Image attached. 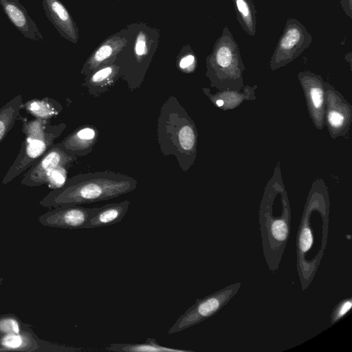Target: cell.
Instances as JSON below:
<instances>
[{
  "instance_id": "cell-10",
  "label": "cell",
  "mask_w": 352,
  "mask_h": 352,
  "mask_svg": "<svg viewBox=\"0 0 352 352\" xmlns=\"http://www.w3.org/2000/svg\"><path fill=\"white\" fill-rule=\"evenodd\" d=\"M97 207L85 208L80 205H67L53 208L38 217L45 227L69 230L86 229L89 218Z\"/></svg>"
},
{
  "instance_id": "cell-2",
  "label": "cell",
  "mask_w": 352,
  "mask_h": 352,
  "mask_svg": "<svg viewBox=\"0 0 352 352\" xmlns=\"http://www.w3.org/2000/svg\"><path fill=\"white\" fill-rule=\"evenodd\" d=\"M329 204L324 197L311 196L302 212L296 234V270L303 291L314 280L327 244Z\"/></svg>"
},
{
  "instance_id": "cell-9",
  "label": "cell",
  "mask_w": 352,
  "mask_h": 352,
  "mask_svg": "<svg viewBox=\"0 0 352 352\" xmlns=\"http://www.w3.org/2000/svg\"><path fill=\"white\" fill-rule=\"evenodd\" d=\"M78 157L54 144L27 170L21 184L29 187L47 184L50 175L54 170L59 167L69 168Z\"/></svg>"
},
{
  "instance_id": "cell-8",
  "label": "cell",
  "mask_w": 352,
  "mask_h": 352,
  "mask_svg": "<svg viewBox=\"0 0 352 352\" xmlns=\"http://www.w3.org/2000/svg\"><path fill=\"white\" fill-rule=\"evenodd\" d=\"M313 41L305 26L294 18H288L270 61L272 69L286 65L299 56Z\"/></svg>"
},
{
  "instance_id": "cell-23",
  "label": "cell",
  "mask_w": 352,
  "mask_h": 352,
  "mask_svg": "<svg viewBox=\"0 0 352 352\" xmlns=\"http://www.w3.org/2000/svg\"><path fill=\"white\" fill-rule=\"evenodd\" d=\"M352 307V299L351 297L344 298L340 300L332 310L330 316L331 325L342 320L351 310Z\"/></svg>"
},
{
  "instance_id": "cell-6",
  "label": "cell",
  "mask_w": 352,
  "mask_h": 352,
  "mask_svg": "<svg viewBox=\"0 0 352 352\" xmlns=\"http://www.w3.org/2000/svg\"><path fill=\"white\" fill-rule=\"evenodd\" d=\"M206 75L212 86L223 81H241L245 69L237 42L226 25L206 58Z\"/></svg>"
},
{
  "instance_id": "cell-21",
  "label": "cell",
  "mask_w": 352,
  "mask_h": 352,
  "mask_svg": "<svg viewBox=\"0 0 352 352\" xmlns=\"http://www.w3.org/2000/svg\"><path fill=\"white\" fill-rule=\"evenodd\" d=\"M1 345L8 349L27 350L32 349L33 342L28 338V336L18 333H8L1 340Z\"/></svg>"
},
{
  "instance_id": "cell-27",
  "label": "cell",
  "mask_w": 352,
  "mask_h": 352,
  "mask_svg": "<svg viewBox=\"0 0 352 352\" xmlns=\"http://www.w3.org/2000/svg\"><path fill=\"white\" fill-rule=\"evenodd\" d=\"M340 5L344 13L352 19V0H340Z\"/></svg>"
},
{
  "instance_id": "cell-14",
  "label": "cell",
  "mask_w": 352,
  "mask_h": 352,
  "mask_svg": "<svg viewBox=\"0 0 352 352\" xmlns=\"http://www.w3.org/2000/svg\"><path fill=\"white\" fill-rule=\"evenodd\" d=\"M98 130L91 124H84L75 129L56 144L78 157L85 156L93 151L98 141Z\"/></svg>"
},
{
  "instance_id": "cell-7",
  "label": "cell",
  "mask_w": 352,
  "mask_h": 352,
  "mask_svg": "<svg viewBox=\"0 0 352 352\" xmlns=\"http://www.w3.org/2000/svg\"><path fill=\"white\" fill-rule=\"evenodd\" d=\"M241 283L236 282L197 298L168 331V334L180 332L216 315L238 293Z\"/></svg>"
},
{
  "instance_id": "cell-16",
  "label": "cell",
  "mask_w": 352,
  "mask_h": 352,
  "mask_svg": "<svg viewBox=\"0 0 352 352\" xmlns=\"http://www.w3.org/2000/svg\"><path fill=\"white\" fill-rule=\"evenodd\" d=\"M130 201L124 200L97 207L89 218L86 229L109 226L120 222L126 215Z\"/></svg>"
},
{
  "instance_id": "cell-24",
  "label": "cell",
  "mask_w": 352,
  "mask_h": 352,
  "mask_svg": "<svg viewBox=\"0 0 352 352\" xmlns=\"http://www.w3.org/2000/svg\"><path fill=\"white\" fill-rule=\"evenodd\" d=\"M196 57L192 52L183 55L177 61L178 69L186 74L192 73L196 68Z\"/></svg>"
},
{
  "instance_id": "cell-11",
  "label": "cell",
  "mask_w": 352,
  "mask_h": 352,
  "mask_svg": "<svg viewBox=\"0 0 352 352\" xmlns=\"http://www.w3.org/2000/svg\"><path fill=\"white\" fill-rule=\"evenodd\" d=\"M0 6L10 21L26 38L35 41L44 40L36 23L19 0H0Z\"/></svg>"
},
{
  "instance_id": "cell-25",
  "label": "cell",
  "mask_w": 352,
  "mask_h": 352,
  "mask_svg": "<svg viewBox=\"0 0 352 352\" xmlns=\"http://www.w3.org/2000/svg\"><path fill=\"white\" fill-rule=\"evenodd\" d=\"M328 122L333 129L341 128L345 122L344 115L337 109H331L328 112Z\"/></svg>"
},
{
  "instance_id": "cell-22",
  "label": "cell",
  "mask_w": 352,
  "mask_h": 352,
  "mask_svg": "<svg viewBox=\"0 0 352 352\" xmlns=\"http://www.w3.org/2000/svg\"><path fill=\"white\" fill-rule=\"evenodd\" d=\"M146 34L140 31L136 37L134 45V56L137 63L143 62L148 54V39Z\"/></svg>"
},
{
  "instance_id": "cell-12",
  "label": "cell",
  "mask_w": 352,
  "mask_h": 352,
  "mask_svg": "<svg viewBox=\"0 0 352 352\" xmlns=\"http://www.w3.org/2000/svg\"><path fill=\"white\" fill-rule=\"evenodd\" d=\"M126 43L124 38L116 35L108 38L89 57L80 73L87 76L101 67L114 63Z\"/></svg>"
},
{
  "instance_id": "cell-29",
  "label": "cell",
  "mask_w": 352,
  "mask_h": 352,
  "mask_svg": "<svg viewBox=\"0 0 352 352\" xmlns=\"http://www.w3.org/2000/svg\"><path fill=\"white\" fill-rule=\"evenodd\" d=\"M3 280V278L0 276V285L2 284Z\"/></svg>"
},
{
  "instance_id": "cell-4",
  "label": "cell",
  "mask_w": 352,
  "mask_h": 352,
  "mask_svg": "<svg viewBox=\"0 0 352 352\" xmlns=\"http://www.w3.org/2000/svg\"><path fill=\"white\" fill-rule=\"evenodd\" d=\"M258 216L264 259L269 270L275 273L291 233V209L285 195L278 199L275 194L265 195Z\"/></svg>"
},
{
  "instance_id": "cell-13",
  "label": "cell",
  "mask_w": 352,
  "mask_h": 352,
  "mask_svg": "<svg viewBox=\"0 0 352 352\" xmlns=\"http://www.w3.org/2000/svg\"><path fill=\"white\" fill-rule=\"evenodd\" d=\"M45 15L58 33L68 41L76 43L77 26L65 6L59 0H42Z\"/></svg>"
},
{
  "instance_id": "cell-19",
  "label": "cell",
  "mask_w": 352,
  "mask_h": 352,
  "mask_svg": "<svg viewBox=\"0 0 352 352\" xmlns=\"http://www.w3.org/2000/svg\"><path fill=\"white\" fill-rule=\"evenodd\" d=\"M105 349L109 351L118 352H190L191 350L179 349L167 347L160 344L154 338H147L141 343H114L108 345Z\"/></svg>"
},
{
  "instance_id": "cell-20",
  "label": "cell",
  "mask_w": 352,
  "mask_h": 352,
  "mask_svg": "<svg viewBox=\"0 0 352 352\" xmlns=\"http://www.w3.org/2000/svg\"><path fill=\"white\" fill-rule=\"evenodd\" d=\"M25 108L36 118L43 120H50L58 115L63 109L57 101L50 98L28 101Z\"/></svg>"
},
{
  "instance_id": "cell-15",
  "label": "cell",
  "mask_w": 352,
  "mask_h": 352,
  "mask_svg": "<svg viewBox=\"0 0 352 352\" xmlns=\"http://www.w3.org/2000/svg\"><path fill=\"white\" fill-rule=\"evenodd\" d=\"M119 70L120 67L116 63L101 67L85 76L82 86L90 96L98 97L114 86L120 78Z\"/></svg>"
},
{
  "instance_id": "cell-18",
  "label": "cell",
  "mask_w": 352,
  "mask_h": 352,
  "mask_svg": "<svg viewBox=\"0 0 352 352\" xmlns=\"http://www.w3.org/2000/svg\"><path fill=\"white\" fill-rule=\"evenodd\" d=\"M23 106L21 95H17L0 108V143L19 119Z\"/></svg>"
},
{
  "instance_id": "cell-5",
  "label": "cell",
  "mask_w": 352,
  "mask_h": 352,
  "mask_svg": "<svg viewBox=\"0 0 352 352\" xmlns=\"http://www.w3.org/2000/svg\"><path fill=\"white\" fill-rule=\"evenodd\" d=\"M66 124H52L49 120L36 118L26 122L22 131L25 139L13 164L4 176L2 184H7L27 170L54 145L66 129Z\"/></svg>"
},
{
  "instance_id": "cell-28",
  "label": "cell",
  "mask_w": 352,
  "mask_h": 352,
  "mask_svg": "<svg viewBox=\"0 0 352 352\" xmlns=\"http://www.w3.org/2000/svg\"><path fill=\"white\" fill-rule=\"evenodd\" d=\"M215 103L219 107H221L223 105V102L222 100H217Z\"/></svg>"
},
{
  "instance_id": "cell-17",
  "label": "cell",
  "mask_w": 352,
  "mask_h": 352,
  "mask_svg": "<svg viewBox=\"0 0 352 352\" xmlns=\"http://www.w3.org/2000/svg\"><path fill=\"white\" fill-rule=\"evenodd\" d=\"M236 12V19L244 32L254 36L256 26V10L252 0H232Z\"/></svg>"
},
{
  "instance_id": "cell-26",
  "label": "cell",
  "mask_w": 352,
  "mask_h": 352,
  "mask_svg": "<svg viewBox=\"0 0 352 352\" xmlns=\"http://www.w3.org/2000/svg\"><path fill=\"white\" fill-rule=\"evenodd\" d=\"M0 331L8 333L20 332L19 324L16 319L6 318L0 320Z\"/></svg>"
},
{
  "instance_id": "cell-1",
  "label": "cell",
  "mask_w": 352,
  "mask_h": 352,
  "mask_svg": "<svg viewBox=\"0 0 352 352\" xmlns=\"http://www.w3.org/2000/svg\"><path fill=\"white\" fill-rule=\"evenodd\" d=\"M137 186L135 178L113 171L79 173L52 189L38 204L53 208L106 201L131 192Z\"/></svg>"
},
{
  "instance_id": "cell-3",
  "label": "cell",
  "mask_w": 352,
  "mask_h": 352,
  "mask_svg": "<svg viewBox=\"0 0 352 352\" xmlns=\"http://www.w3.org/2000/svg\"><path fill=\"white\" fill-rule=\"evenodd\" d=\"M157 140L162 154L174 156L186 172L197 156V131L194 121L175 96L162 104L157 121Z\"/></svg>"
}]
</instances>
